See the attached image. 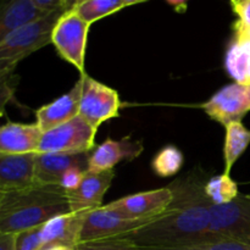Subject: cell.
<instances>
[{
  "label": "cell",
  "instance_id": "obj_21",
  "mask_svg": "<svg viewBox=\"0 0 250 250\" xmlns=\"http://www.w3.org/2000/svg\"><path fill=\"white\" fill-rule=\"evenodd\" d=\"M141 0H82L76 1L73 10L89 24L109 15L121 11L125 7L133 6Z\"/></svg>",
  "mask_w": 250,
  "mask_h": 250
},
{
  "label": "cell",
  "instance_id": "obj_2",
  "mask_svg": "<svg viewBox=\"0 0 250 250\" xmlns=\"http://www.w3.org/2000/svg\"><path fill=\"white\" fill-rule=\"evenodd\" d=\"M70 212L61 186L38 183L26 189L0 192V233H19Z\"/></svg>",
  "mask_w": 250,
  "mask_h": 250
},
{
  "label": "cell",
  "instance_id": "obj_27",
  "mask_svg": "<svg viewBox=\"0 0 250 250\" xmlns=\"http://www.w3.org/2000/svg\"><path fill=\"white\" fill-rule=\"evenodd\" d=\"M87 173V168L71 167L70 170L66 171L62 175V177H61L60 186L66 190V192H71V190L77 189L81 186V183L83 182V180H84Z\"/></svg>",
  "mask_w": 250,
  "mask_h": 250
},
{
  "label": "cell",
  "instance_id": "obj_1",
  "mask_svg": "<svg viewBox=\"0 0 250 250\" xmlns=\"http://www.w3.org/2000/svg\"><path fill=\"white\" fill-rule=\"evenodd\" d=\"M207 171L195 166L167 186L173 199L154 221L128 237L142 248H172L202 242L211 226L212 203L205 194Z\"/></svg>",
  "mask_w": 250,
  "mask_h": 250
},
{
  "label": "cell",
  "instance_id": "obj_28",
  "mask_svg": "<svg viewBox=\"0 0 250 250\" xmlns=\"http://www.w3.org/2000/svg\"><path fill=\"white\" fill-rule=\"evenodd\" d=\"M231 6L238 21L250 28V0H232Z\"/></svg>",
  "mask_w": 250,
  "mask_h": 250
},
{
  "label": "cell",
  "instance_id": "obj_8",
  "mask_svg": "<svg viewBox=\"0 0 250 250\" xmlns=\"http://www.w3.org/2000/svg\"><path fill=\"white\" fill-rule=\"evenodd\" d=\"M202 109L225 127L232 122H242L250 111V85L236 82L225 85L202 105Z\"/></svg>",
  "mask_w": 250,
  "mask_h": 250
},
{
  "label": "cell",
  "instance_id": "obj_17",
  "mask_svg": "<svg viewBox=\"0 0 250 250\" xmlns=\"http://www.w3.org/2000/svg\"><path fill=\"white\" fill-rule=\"evenodd\" d=\"M44 132L37 124L7 122L0 128V154H37Z\"/></svg>",
  "mask_w": 250,
  "mask_h": 250
},
{
  "label": "cell",
  "instance_id": "obj_14",
  "mask_svg": "<svg viewBox=\"0 0 250 250\" xmlns=\"http://www.w3.org/2000/svg\"><path fill=\"white\" fill-rule=\"evenodd\" d=\"M114 177V170L99 173L88 172L77 189L66 192L71 212H87L102 208L105 193Z\"/></svg>",
  "mask_w": 250,
  "mask_h": 250
},
{
  "label": "cell",
  "instance_id": "obj_30",
  "mask_svg": "<svg viewBox=\"0 0 250 250\" xmlns=\"http://www.w3.org/2000/svg\"><path fill=\"white\" fill-rule=\"evenodd\" d=\"M42 250H76V248H72V247H67V246H50V247H45Z\"/></svg>",
  "mask_w": 250,
  "mask_h": 250
},
{
  "label": "cell",
  "instance_id": "obj_13",
  "mask_svg": "<svg viewBox=\"0 0 250 250\" xmlns=\"http://www.w3.org/2000/svg\"><path fill=\"white\" fill-rule=\"evenodd\" d=\"M225 68L236 83L250 85V28L237 20L225 54Z\"/></svg>",
  "mask_w": 250,
  "mask_h": 250
},
{
  "label": "cell",
  "instance_id": "obj_19",
  "mask_svg": "<svg viewBox=\"0 0 250 250\" xmlns=\"http://www.w3.org/2000/svg\"><path fill=\"white\" fill-rule=\"evenodd\" d=\"M48 16L34 0H12L4 2L0 10V41L7 34Z\"/></svg>",
  "mask_w": 250,
  "mask_h": 250
},
{
  "label": "cell",
  "instance_id": "obj_29",
  "mask_svg": "<svg viewBox=\"0 0 250 250\" xmlns=\"http://www.w3.org/2000/svg\"><path fill=\"white\" fill-rule=\"evenodd\" d=\"M0 250H16V233H0Z\"/></svg>",
  "mask_w": 250,
  "mask_h": 250
},
{
  "label": "cell",
  "instance_id": "obj_3",
  "mask_svg": "<svg viewBox=\"0 0 250 250\" xmlns=\"http://www.w3.org/2000/svg\"><path fill=\"white\" fill-rule=\"evenodd\" d=\"M73 7V6H72ZM71 7L61 9L7 34L0 41V77L11 76L20 61L51 43L56 23Z\"/></svg>",
  "mask_w": 250,
  "mask_h": 250
},
{
  "label": "cell",
  "instance_id": "obj_4",
  "mask_svg": "<svg viewBox=\"0 0 250 250\" xmlns=\"http://www.w3.org/2000/svg\"><path fill=\"white\" fill-rule=\"evenodd\" d=\"M210 239H232L250 246V195L239 194L229 204L212 205L211 226L202 242Z\"/></svg>",
  "mask_w": 250,
  "mask_h": 250
},
{
  "label": "cell",
  "instance_id": "obj_20",
  "mask_svg": "<svg viewBox=\"0 0 250 250\" xmlns=\"http://www.w3.org/2000/svg\"><path fill=\"white\" fill-rule=\"evenodd\" d=\"M224 146L225 172L229 175L232 167L250 144V131L242 122H232L226 127Z\"/></svg>",
  "mask_w": 250,
  "mask_h": 250
},
{
  "label": "cell",
  "instance_id": "obj_5",
  "mask_svg": "<svg viewBox=\"0 0 250 250\" xmlns=\"http://www.w3.org/2000/svg\"><path fill=\"white\" fill-rule=\"evenodd\" d=\"M90 24L71 7L61 16L54 29L51 43L61 59L75 66L84 75L85 48Z\"/></svg>",
  "mask_w": 250,
  "mask_h": 250
},
{
  "label": "cell",
  "instance_id": "obj_9",
  "mask_svg": "<svg viewBox=\"0 0 250 250\" xmlns=\"http://www.w3.org/2000/svg\"><path fill=\"white\" fill-rule=\"evenodd\" d=\"M172 199V190L168 187H164L126 195L104 207L127 220L154 219L167 209Z\"/></svg>",
  "mask_w": 250,
  "mask_h": 250
},
{
  "label": "cell",
  "instance_id": "obj_12",
  "mask_svg": "<svg viewBox=\"0 0 250 250\" xmlns=\"http://www.w3.org/2000/svg\"><path fill=\"white\" fill-rule=\"evenodd\" d=\"M82 88L83 78L81 76L70 92L39 107L36 111L37 126L43 132H46L77 117L80 112Z\"/></svg>",
  "mask_w": 250,
  "mask_h": 250
},
{
  "label": "cell",
  "instance_id": "obj_22",
  "mask_svg": "<svg viewBox=\"0 0 250 250\" xmlns=\"http://www.w3.org/2000/svg\"><path fill=\"white\" fill-rule=\"evenodd\" d=\"M205 194L214 205H226L238 198V186L226 173L211 176L205 185Z\"/></svg>",
  "mask_w": 250,
  "mask_h": 250
},
{
  "label": "cell",
  "instance_id": "obj_16",
  "mask_svg": "<svg viewBox=\"0 0 250 250\" xmlns=\"http://www.w3.org/2000/svg\"><path fill=\"white\" fill-rule=\"evenodd\" d=\"M90 153H38L36 154V180L39 185L60 186L61 177L71 167L88 170Z\"/></svg>",
  "mask_w": 250,
  "mask_h": 250
},
{
  "label": "cell",
  "instance_id": "obj_26",
  "mask_svg": "<svg viewBox=\"0 0 250 250\" xmlns=\"http://www.w3.org/2000/svg\"><path fill=\"white\" fill-rule=\"evenodd\" d=\"M42 226L16 233V250H42L44 248L42 238Z\"/></svg>",
  "mask_w": 250,
  "mask_h": 250
},
{
  "label": "cell",
  "instance_id": "obj_10",
  "mask_svg": "<svg viewBox=\"0 0 250 250\" xmlns=\"http://www.w3.org/2000/svg\"><path fill=\"white\" fill-rule=\"evenodd\" d=\"M155 219L156 217L144 220H127L105 209V207L103 205L99 209H95L89 212L82 227L80 243L127 236L136 229L150 224Z\"/></svg>",
  "mask_w": 250,
  "mask_h": 250
},
{
  "label": "cell",
  "instance_id": "obj_25",
  "mask_svg": "<svg viewBox=\"0 0 250 250\" xmlns=\"http://www.w3.org/2000/svg\"><path fill=\"white\" fill-rule=\"evenodd\" d=\"M146 250H250L248 244L232 239H210V241L200 242L197 244L182 247H172V248H144Z\"/></svg>",
  "mask_w": 250,
  "mask_h": 250
},
{
  "label": "cell",
  "instance_id": "obj_23",
  "mask_svg": "<svg viewBox=\"0 0 250 250\" xmlns=\"http://www.w3.org/2000/svg\"><path fill=\"white\" fill-rule=\"evenodd\" d=\"M183 164L182 151L175 146H166L155 154L151 160V168L159 177H171L180 172Z\"/></svg>",
  "mask_w": 250,
  "mask_h": 250
},
{
  "label": "cell",
  "instance_id": "obj_18",
  "mask_svg": "<svg viewBox=\"0 0 250 250\" xmlns=\"http://www.w3.org/2000/svg\"><path fill=\"white\" fill-rule=\"evenodd\" d=\"M90 211L60 215L42 225L44 248L50 246H67L76 248L80 244L82 227Z\"/></svg>",
  "mask_w": 250,
  "mask_h": 250
},
{
  "label": "cell",
  "instance_id": "obj_24",
  "mask_svg": "<svg viewBox=\"0 0 250 250\" xmlns=\"http://www.w3.org/2000/svg\"><path fill=\"white\" fill-rule=\"evenodd\" d=\"M76 250H146L137 246L128 237L120 236L99 241L84 242L76 247Z\"/></svg>",
  "mask_w": 250,
  "mask_h": 250
},
{
  "label": "cell",
  "instance_id": "obj_11",
  "mask_svg": "<svg viewBox=\"0 0 250 250\" xmlns=\"http://www.w3.org/2000/svg\"><path fill=\"white\" fill-rule=\"evenodd\" d=\"M144 150L143 141H132L131 137H124L120 141L107 138L90 151L88 159V172L99 173L114 170L121 161H132Z\"/></svg>",
  "mask_w": 250,
  "mask_h": 250
},
{
  "label": "cell",
  "instance_id": "obj_7",
  "mask_svg": "<svg viewBox=\"0 0 250 250\" xmlns=\"http://www.w3.org/2000/svg\"><path fill=\"white\" fill-rule=\"evenodd\" d=\"M95 134L97 129L77 116L56 128L44 132L38 153H90L97 146Z\"/></svg>",
  "mask_w": 250,
  "mask_h": 250
},
{
  "label": "cell",
  "instance_id": "obj_6",
  "mask_svg": "<svg viewBox=\"0 0 250 250\" xmlns=\"http://www.w3.org/2000/svg\"><path fill=\"white\" fill-rule=\"evenodd\" d=\"M81 76L83 88L78 116L98 131L105 121L119 117L121 99L116 90L98 82L88 73Z\"/></svg>",
  "mask_w": 250,
  "mask_h": 250
},
{
  "label": "cell",
  "instance_id": "obj_15",
  "mask_svg": "<svg viewBox=\"0 0 250 250\" xmlns=\"http://www.w3.org/2000/svg\"><path fill=\"white\" fill-rule=\"evenodd\" d=\"M36 185V154H0V192L26 189Z\"/></svg>",
  "mask_w": 250,
  "mask_h": 250
}]
</instances>
